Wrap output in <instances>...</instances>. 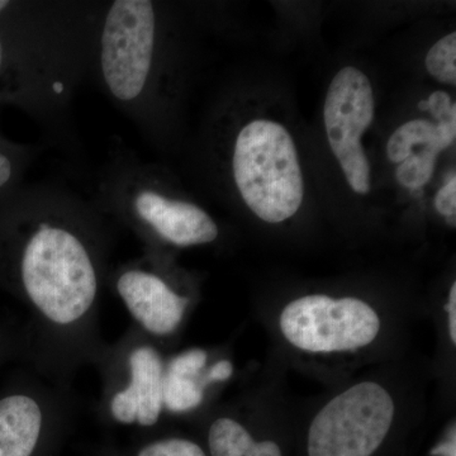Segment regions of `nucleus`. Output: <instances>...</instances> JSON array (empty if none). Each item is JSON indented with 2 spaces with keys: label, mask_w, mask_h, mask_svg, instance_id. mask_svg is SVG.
<instances>
[{
  "label": "nucleus",
  "mask_w": 456,
  "mask_h": 456,
  "mask_svg": "<svg viewBox=\"0 0 456 456\" xmlns=\"http://www.w3.org/2000/svg\"><path fill=\"white\" fill-rule=\"evenodd\" d=\"M437 155L434 150L424 149L408 156L395 170L398 182L412 191L425 187L434 175Z\"/></svg>",
  "instance_id": "nucleus-17"
},
{
  "label": "nucleus",
  "mask_w": 456,
  "mask_h": 456,
  "mask_svg": "<svg viewBox=\"0 0 456 456\" xmlns=\"http://www.w3.org/2000/svg\"><path fill=\"white\" fill-rule=\"evenodd\" d=\"M112 222L130 230L147 250L215 244L221 230L203 207L182 196L159 165L126 147H116L99 173L94 198Z\"/></svg>",
  "instance_id": "nucleus-4"
},
{
  "label": "nucleus",
  "mask_w": 456,
  "mask_h": 456,
  "mask_svg": "<svg viewBox=\"0 0 456 456\" xmlns=\"http://www.w3.org/2000/svg\"><path fill=\"white\" fill-rule=\"evenodd\" d=\"M285 340L314 354L362 349L377 338L380 318L367 302L311 294L288 303L279 318Z\"/></svg>",
  "instance_id": "nucleus-9"
},
{
  "label": "nucleus",
  "mask_w": 456,
  "mask_h": 456,
  "mask_svg": "<svg viewBox=\"0 0 456 456\" xmlns=\"http://www.w3.org/2000/svg\"><path fill=\"white\" fill-rule=\"evenodd\" d=\"M42 149V143L9 139L0 126V200L23 184L27 171L31 169Z\"/></svg>",
  "instance_id": "nucleus-14"
},
{
  "label": "nucleus",
  "mask_w": 456,
  "mask_h": 456,
  "mask_svg": "<svg viewBox=\"0 0 456 456\" xmlns=\"http://www.w3.org/2000/svg\"><path fill=\"white\" fill-rule=\"evenodd\" d=\"M113 246L112 221L66 185L23 183L0 200V278L28 311L26 355L42 377L71 384L101 355Z\"/></svg>",
  "instance_id": "nucleus-1"
},
{
  "label": "nucleus",
  "mask_w": 456,
  "mask_h": 456,
  "mask_svg": "<svg viewBox=\"0 0 456 456\" xmlns=\"http://www.w3.org/2000/svg\"><path fill=\"white\" fill-rule=\"evenodd\" d=\"M237 191L255 216L281 224L301 208L305 184L298 152L281 123L255 119L237 134L231 156Z\"/></svg>",
  "instance_id": "nucleus-6"
},
{
  "label": "nucleus",
  "mask_w": 456,
  "mask_h": 456,
  "mask_svg": "<svg viewBox=\"0 0 456 456\" xmlns=\"http://www.w3.org/2000/svg\"><path fill=\"white\" fill-rule=\"evenodd\" d=\"M94 365L102 380V424L128 428L136 436L163 431L164 347L131 326L113 344L106 342Z\"/></svg>",
  "instance_id": "nucleus-5"
},
{
  "label": "nucleus",
  "mask_w": 456,
  "mask_h": 456,
  "mask_svg": "<svg viewBox=\"0 0 456 456\" xmlns=\"http://www.w3.org/2000/svg\"><path fill=\"white\" fill-rule=\"evenodd\" d=\"M106 288L128 312L132 326L164 349L179 334L194 301L193 288L171 254L147 248L134 259L110 266Z\"/></svg>",
  "instance_id": "nucleus-7"
},
{
  "label": "nucleus",
  "mask_w": 456,
  "mask_h": 456,
  "mask_svg": "<svg viewBox=\"0 0 456 456\" xmlns=\"http://www.w3.org/2000/svg\"><path fill=\"white\" fill-rule=\"evenodd\" d=\"M89 77L146 142L163 147L169 140L179 94L173 36L163 3L106 2Z\"/></svg>",
  "instance_id": "nucleus-3"
},
{
  "label": "nucleus",
  "mask_w": 456,
  "mask_h": 456,
  "mask_svg": "<svg viewBox=\"0 0 456 456\" xmlns=\"http://www.w3.org/2000/svg\"><path fill=\"white\" fill-rule=\"evenodd\" d=\"M435 207L441 215L455 220L456 179L454 174L446 182V184L437 191L436 197H435Z\"/></svg>",
  "instance_id": "nucleus-19"
},
{
  "label": "nucleus",
  "mask_w": 456,
  "mask_h": 456,
  "mask_svg": "<svg viewBox=\"0 0 456 456\" xmlns=\"http://www.w3.org/2000/svg\"><path fill=\"white\" fill-rule=\"evenodd\" d=\"M428 102V110H430L434 118L436 119V128L439 132L441 143L445 147L452 146L456 137V107L452 103L449 93L444 90H437L432 93Z\"/></svg>",
  "instance_id": "nucleus-18"
},
{
  "label": "nucleus",
  "mask_w": 456,
  "mask_h": 456,
  "mask_svg": "<svg viewBox=\"0 0 456 456\" xmlns=\"http://www.w3.org/2000/svg\"><path fill=\"white\" fill-rule=\"evenodd\" d=\"M93 456H208L203 441L159 431L155 434L134 436L131 444L117 446L103 444L92 452Z\"/></svg>",
  "instance_id": "nucleus-13"
},
{
  "label": "nucleus",
  "mask_w": 456,
  "mask_h": 456,
  "mask_svg": "<svg viewBox=\"0 0 456 456\" xmlns=\"http://www.w3.org/2000/svg\"><path fill=\"white\" fill-rule=\"evenodd\" d=\"M426 69L437 82L456 84V33L452 32L437 41L426 56Z\"/></svg>",
  "instance_id": "nucleus-16"
},
{
  "label": "nucleus",
  "mask_w": 456,
  "mask_h": 456,
  "mask_svg": "<svg viewBox=\"0 0 456 456\" xmlns=\"http://www.w3.org/2000/svg\"><path fill=\"white\" fill-rule=\"evenodd\" d=\"M77 413L71 384L29 378L0 397V456L61 455Z\"/></svg>",
  "instance_id": "nucleus-8"
},
{
  "label": "nucleus",
  "mask_w": 456,
  "mask_h": 456,
  "mask_svg": "<svg viewBox=\"0 0 456 456\" xmlns=\"http://www.w3.org/2000/svg\"><path fill=\"white\" fill-rule=\"evenodd\" d=\"M374 118V93L367 75L354 66L341 69L327 90L323 119L327 140L351 189L370 191V163L362 136Z\"/></svg>",
  "instance_id": "nucleus-10"
},
{
  "label": "nucleus",
  "mask_w": 456,
  "mask_h": 456,
  "mask_svg": "<svg viewBox=\"0 0 456 456\" xmlns=\"http://www.w3.org/2000/svg\"><path fill=\"white\" fill-rule=\"evenodd\" d=\"M106 2L0 0V110L16 108L47 143L80 154L73 102L89 77Z\"/></svg>",
  "instance_id": "nucleus-2"
},
{
  "label": "nucleus",
  "mask_w": 456,
  "mask_h": 456,
  "mask_svg": "<svg viewBox=\"0 0 456 456\" xmlns=\"http://www.w3.org/2000/svg\"><path fill=\"white\" fill-rule=\"evenodd\" d=\"M449 321V336L452 345L456 344V281L450 288L448 305H446Z\"/></svg>",
  "instance_id": "nucleus-20"
},
{
  "label": "nucleus",
  "mask_w": 456,
  "mask_h": 456,
  "mask_svg": "<svg viewBox=\"0 0 456 456\" xmlns=\"http://www.w3.org/2000/svg\"><path fill=\"white\" fill-rule=\"evenodd\" d=\"M203 444L208 456H285L281 444L254 432L228 413L215 415L204 426Z\"/></svg>",
  "instance_id": "nucleus-12"
},
{
  "label": "nucleus",
  "mask_w": 456,
  "mask_h": 456,
  "mask_svg": "<svg viewBox=\"0 0 456 456\" xmlns=\"http://www.w3.org/2000/svg\"><path fill=\"white\" fill-rule=\"evenodd\" d=\"M209 354L204 349L183 351L167 359L164 378V408L167 416L194 412L206 401L209 379Z\"/></svg>",
  "instance_id": "nucleus-11"
},
{
  "label": "nucleus",
  "mask_w": 456,
  "mask_h": 456,
  "mask_svg": "<svg viewBox=\"0 0 456 456\" xmlns=\"http://www.w3.org/2000/svg\"><path fill=\"white\" fill-rule=\"evenodd\" d=\"M416 146L431 149L440 154L445 150L441 143L436 125L428 119H412L393 132L387 145V154L392 163L401 164L413 154Z\"/></svg>",
  "instance_id": "nucleus-15"
}]
</instances>
